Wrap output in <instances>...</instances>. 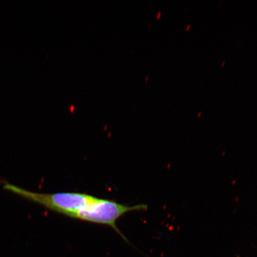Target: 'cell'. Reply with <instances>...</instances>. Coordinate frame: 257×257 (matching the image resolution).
<instances>
[{
  "mask_svg": "<svg viewBox=\"0 0 257 257\" xmlns=\"http://www.w3.org/2000/svg\"><path fill=\"white\" fill-rule=\"evenodd\" d=\"M190 27H191V25H190V24H189V25H188L187 28H186V30H189V28H190Z\"/></svg>",
  "mask_w": 257,
  "mask_h": 257,
  "instance_id": "7a4b0ae2",
  "label": "cell"
},
{
  "mask_svg": "<svg viewBox=\"0 0 257 257\" xmlns=\"http://www.w3.org/2000/svg\"><path fill=\"white\" fill-rule=\"evenodd\" d=\"M224 64H225V62L224 61V62H223L222 64H221V66H223Z\"/></svg>",
  "mask_w": 257,
  "mask_h": 257,
  "instance_id": "3957f363",
  "label": "cell"
},
{
  "mask_svg": "<svg viewBox=\"0 0 257 257\" xmlns=\"http://www.w3.org/2000/svg\"><path fill=\"white\" fill-rule=\"evenodd\" d=\"M4 188L35 203L43 205L48 210L79 220H81L83 214L98 198L79 192H58L53 194L33 192L11 184L5 185Z\"/></svg>",
  "mask_w": 257,
  "mask_h": 257,
  "instance_id": "6da1fadb",
  "label": "cell"
}]
</instances>
